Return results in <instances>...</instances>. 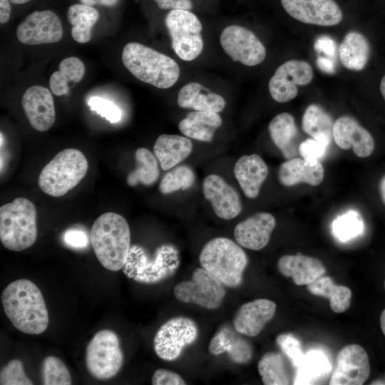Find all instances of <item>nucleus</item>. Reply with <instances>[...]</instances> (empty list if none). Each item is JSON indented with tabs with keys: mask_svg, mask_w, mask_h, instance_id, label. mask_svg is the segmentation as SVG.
I'll return each mask as SVG.
<instances>
[{
	"mask_svg": "<svg viewBox=\"0 0 385 385\" xmlns=\"http://www.w3.org/2000/svg\"><path fill=\"white\" fill-rule=\"evenodd\" d=\"M1 302L6 317L19 331L36 335L47 329L49 317L45 300L33 282H12L3 290Z\"/></svg>",
	"mask_w": 385,
	"mask_h": 385,
	"instance_id": "f257e3e1",
	"label": "nucleus"
},
{
	"mask_svg": "<svg viewBox=\"0 0 385 385\" xmlns=\"http://www.w3.org/2000/svg\"><path fill=\"white\" fill-rule=\"evenodd\" d=\"M89 235L96 256L103 267L115 272L125 266L130 249V232L122 215L111 212L101 215Z\"/></svg>",
	"mask_w": 385,
	"mask_h": 385,
	"instance_id": "f03ea898",
	"label": "nucleus"
},
{
	"mask_svg": "<svg viewBox=\"0 0 385 385\" xmlns=\"http://www.w3.org/2000/svg\"><path fill=\"white\" fill-rule=\"evenodd\" d=\"M122 61L134 77L158 88L171 87L180 76L175 60L139 43L130 42L124 46Z\"/></svg>",
	"mask_w": 385,
	"mask_h": 385,
	"instance_id": "7ed1b4c3",
	"label": "nucleus"
},
{
	"mask_svg": "<svg viewBox=\"0 0 385 385\" xmlns=\"http://www.w3.org/2000/svg\"><path fill=\"white\" fill-rule=\"evenodd\" d=\"M199 262L225 287L235 288L242 282L248 258L237 243L227 237H215L204 245Z\"/></svg>",
	"mask_w": 385,
	"mask_h": 385,
	"instance_id": "20e7f679",
	"label": "nucleus"
},
{
	"mask_svg": "<svg viewBox=\"0 0 385 385\" xmlns=\"http://www.w3.org/2000/svg\"><path fill=\"white\" fill-rule=\"evenodd\" d=\"M37 238L36 210L29 200L17 197L0 207V240L6 249L19 252Z\"/></svg>",
	"mask_w": 385,
	"mask_h": 385,
	"instance_id": "39448f33",
	"label": "nucleus"
},
{
	"mask_svg": "<svg viewBox=\"0 0 385 385\" xmlns=\"http://www.w3.org/2000/svg\"><path fill=\"white\" fill-rule=\"evenodd\" d=\"M88 163L83 153L66 148L58 153L41 170L38 185L46 195L61 197L85 177Z\"/></svg>",
	"mask_w": 385,
	"mask_h": 385,
	"instance_id": "423d86ee",
	"label": "nucleus"
},
{
	"mask_svg": "<svg viewBox=\"0 0 385 385\" xmlns=\"http://www.w3.org/2000/svg\"><path fill=\"white\" fill-rule=\"evenodd\" d=\"M123 363V354L118 335L112 330L98 331L88 343L86 364L89 374L98 380L115 376Z\"/></svg>",
	"mask_w": 385,
	"mask_h": 385,
	"instance_id": "0eeeda50",
	"label": "nucleus"
},
{
	"mask_svg": "<svg viewBox=\"0 0 385 385\" xmlns=\"http://www.w3.org/2000/svg\"><path fill=\"white\" fill-rule=\"evenodd\" d=\"M165 22L177 56L187 61L196 58L203 48L198 18L189 10L174 9L167 14Z\"/></svg>",
	"mask_w": 385,
	"mask_h": 385,
	"instance_id": "6e6552de",
	"label": "nucleus"
},
{
	"mask_svg": "<svg viewBox=\"0 0 385 385\" xmlns=\"http://www.w3.org/2000/svg\"><path fill=\"white\" fill-rule=\"evenodd\" d=\"M173 294L182 302L213 310L222 304L226 291L217 278L201 267L193 271L190 280L178 283Z\"/></svg>",
	"mask_w": 385,
	"mask_h": 385,
	"instance_id": "1a4fd4ad",
	"label": "nucleus"
},
{
	"mask_svg": "<svg viewBox=\"0 0 385 385\" xmlns=\"http://www.w3.org/2000/svg\"><path fill=\"white\" fill-rule=\"evenodd\" d=\"M196 322L186 317H173L158 329L153 339V347L157 356L164 361H174L187 346L198 337Z\"/></svg>",
	"mask_w": 385,
	"mask_h": 385,
	"instance_id": "9d476101",
	"label": "nucleus"
},
{
	"mask_svg": "<svg viewBox=\"0 0 385 385\" xmlns=\"http://www.w3.org/2000/svg\"><path fill=\"white\" fill-rule=\"evenodd\" d=\"M220 41L225 52L234 61L254 66L265 58V46L251 31L242 26H227L222 31Z\"/></svg>",
	"mask_w": 385,
	"mask_h": 385,
	"instance_id": "9b49d317",
	"label": "nucleus"
},
{
	"mask_svg": "<svg viewBox=\"0 0 385 385\" xmlns=\"http://www.w3.org/2000/svg\"><path fill=\"white\" fill-rule=\"evenodd\" d=\"M313 76L312 68L307 61H287L276 69L269 81L270 96L277 102H288L297 96V86L309 84Z\"/></svg>",
	"mask_w": 385,
	"mask_h": 385,
	"instance_id": "f8f14e48",
	"label": "nucleus"
},
{
	"mask_svg": "<svg viewBox=\"0 0 385 385\" xmlns=\"http://www.w3.org/2000/svg\"><path fill=\"white\" fill-rule=\"evenodd\" d=\"M369 374L370 364L366 351L361 346L351 344L339 351L329 384L361 385Z\"/></svg>",
	"mask_w": 385,
	"mask_h": 385,
	"instance_id": "ddd939ff",
	"label": "nucleus"
},
{
	"mask_svg": "<svg viewBox=\"0 0 385 385\" xmlns=\"http://www.w3.org/2000/svg\"><path fill=\"white\" fill-rule=\"evenodd\" d=\"M18 40L26 45L56 43L63 36L59 17L52 11H36L29 14L16 29Z\"/></svg>",
	"mask_w": 385,
	"mask_h": 385,
	"instance_id": "4468645a",
	"label": "nucleus"
},
{
	"mask_svg": "<svg viewBox=\"0 0 385 385\" xmlns=\"http://www.w3.org/2000/svg\"><path fill=\"white\" fill-rule=\"evenodd\" d=\"M281 4L289 16L304 24L332 26L343 19L334 0H281Z\"/></svg>",
	"mask_w": 385,
	"mask_h": 385,
	"instance_id": "2eb2a0df",
	"label": "nucleus"
},
{
	"mask_svg": "<svg viewBox=\"0 0 385 385\" xmlns=\"http://www.w3.org/2000/svg\"><path fill=\"white\" fill-rule=\"evenodd\" d=\"M202 190L205 197L211 203L218 217L231 220L242 211L240 195L220 175H207L203 180Z\"/></svg>",
	"mask_w": 385,
	"mask_h": 385,
	"instance_id": "dca6fc26",
	"label": "nucleus"
},
{
	"mask_svg": "<svg viewBox=\"0 0 385 385\" xmlns=\"http://www.w3.org/2000/svg\"><path fill=\"white\" fill-rule=\"evenodd\" d=\"M333 139L339 148L352 149L359 158L371 155L375 147L371 134L349 115L341 116L334 123Z\"/></svg>",
	"mask_w": 385,
	"mask_h": 385,
	"instance_id": "f3484780",
	"label": "nucleus"
},
{
	"mask_svg": "<svg viewBox=\"0 0 385 385\" xmlns=\"http://www.w3.org/2000/svg\"><path fill=\"white\" fill-rule=\"evenodd\" d=\"M21 105L31 125L36 130L44 132L53 125L55 107L49 90L41 86L29 88L21 98Z\"/></svg>",
	"mask_w": 385,
	"mask_h": 385,
	"instance_id": "a211bd4d",
	"label": "nucleus"
},
{
	"mask_svg": "<svg viewBox=\"0 0 385 385\" xmlns=\"http://www.w3.org/2000/svg\"><path fill=\"white\" fill-rule=\"evenodd\" d=\"M276 304L267 299H257L241 305L232 321L234 329L240 334L256 337L273 318Z\"/></svg>",
	"mask_w": 385,
	"mask_h": 385,
	"instance_id": "6ab92c4d",
	"label": "nucleus"
},
{
	"mask_svg": "<svg viewBox=\"0 0 385 385\" xmlns=\"http://www.w3.org/2000/svg\"><path fill=\"white\" fill-rule=\"evenodd\" d=\"M275 225V218L272 214L257 212L235 226L234 237L241 247L260 250L268 244Z\"/></svg>",
	"mask_w": 385,
	"mask_h": 385,
	"instance_id": "aec40b11",
	"label": "nucleus"
},
{
	"mask_svg": "<svg viewBox=\"0 0 385 385\" xmlns=\"http://www.w3.org/2000/svg\"><path fill=\"white\" fill-rule=\"evenodd\" d=\"M277 269L282 275L291 277L298 286L307 285L326 272L325 266L319 260L300 253L281 257Z\"/></svg>",
	"mask_w": 385,
	"mask_h": 385,
	"instance_id": "412c9836",
	"label": "nucleus"
},
{
	"mask_svg": "<svg viewBox=\"0 0 385 385\" xmlns=\"http://www.w3.org/2000/svg\"><path fill=\"white\" fill-rule=\"evenodd\" d=\"M277 177L279 182L286 187L299 183L317 186L323 182L324 170L320 161L295 157L280 165Z\"/></svg>",
	"mask_w": 385,
	"mask_h": 385,
	"instance_id": "4be33fe9",
	"label": "nucleus"
},
{
	"mask_svg": "<svg viewBox=\"0 0 385 385\" xmlns=\"http://www.w3.org/2000/svg\"><path fill=\"white\" fill-rule=\"evenodd\" d=\"M234 175L246 197L255 198L268 175V167L257 154L242 155L236 162Z\"/></svg>",
	"mask_w": 385,
	"mask_h": 385,
	"instance_id": "5701e85b",
	"label": "nucleus"
},
{
	"mask_svg": "<svg viewBox=\"0 0 385 385\" xmlns=\"http://www.w3.org/2000/svg\"><path fill=\"white\" fill-rule=\"evenodd\" d=\"M237 334L235 329L222 327L211 339L209 351L216 356L226 352L235 363H248L252 357V346Z\"/></svg>",
	"mask_w": 385,
	"mask_h": 385,
	"instance_id": "b1692460",
	"label": "nucleus"
},
{
	"mask_svg": "<svg viewBox=\"0 0 385 385\" xmlns=\"http://www.w3.org/2000/svg\"><path fill=\"white\" fill-rule=\"evenodd\" d=\"M274 144L287 159L295 158L299 153V130L294 118L289 113H281L270 121L268 126Z\"/></svg>",
	"mask_w": 385,
	"mask_h": 385,
	"instance_id": "393cba45",
	"label": "nucleus"
},
{
	"mask_svg": "<svg viewBox=\"0 0 385 385\" xmlns=\"http://www.w3.org/2000/svg\"><path fill=\"white\" fill-rule=\"evenodd\" d=\"M178 103L183 108L218 113L224 109L226 102L220 95L212 92L200 83L190 82L179 91Z\"/></svg>",
	"mask_w": 385,
	"mask_h": 385,
	"instance_id": "a878e982",
	"label": "nucleus"
},
{
	"mask_svg": "<svg viewBox=\"0 0 385 385\" xmlns=\"http://www.w3.org/2000/svg\"><path fill=\"white\" fill-rule=\"evenodd\" d=\"M192 150V143L178 135H160L155 142L153 152L161 168L170 170L187 158Z\"/></svg>",
	"mask_w": 385,
	"mask_h": 385,
	"instance_id": "bb28decb",
	"label": "nucleus"
},
{
	"mask_svg": "<svg viewBox=\"0 0 385 385\" xmlns=\"http://www.w3.org/2000/svg\"><path fill=\"white\" fill-rule=\"evenodd\" d=\"M221 124L222 118L217 113L195 111L180 120L178 128L187 137L211 142L216 129Z\"/></svg>",
	"mask_w": 385,
	"mask_h": 385,
	"instance_id": "cd10ccee",
	"label": "nucleus"
},
{
	"mask_svg": "<svg viewBox=\"0 0 385 385\" xmlns=\"http://www.w3.org/2000/svg\"><path fill=\"white\" fill-rule=\"evenodd\" d=\"M370 56V46L366 38L359 32H348L339 47L342 64L350 70L365 68Z\"/></svg>",
	"mask_w": 385,
	"mask_h": 385,
	"instance_id": "c85d7f7f",
	"label": "nucleus"
},
{
	"mask_svg": "<svg viewBox=\"0 0 385 385\" xmlns=\"http://www.w3.org/2000/svg\"><path fill=\"white\" fill-rule=\"evenodd\" d=\"M307 289L313 295L328 299L330 308L335 313L344 312L351 305V289L334 284L330 277L323 275L317 278L307 284Z\"/></svg>",
	"mask_w": 385,
	"mask_h": 385,
	"instance_id": "c756f323",
	"label": "nucleus"
},
{
	"mask_svg": "<svg viewBox=\"0 0 385 385\" xmlns=\"http://www.w3.org/2000/svg\"><path fill=\"white\" fill-rule=\"evenodd\" d=\"M333 126L332 117L321 106L313 103L306 108L302 127L312 138L330 144L333 138Z\"/></svg>",
	"mask_w": 385,
	"mask_h": 385,
	"instance_id": "7c9ffc66",
	"label": "nucleus"
},
{
	"mask_svg": "<svg viewBox=\"0 0 385 385\" xmlns=\"http://www.w3.org/2000/svg\"><path fill=\"white\" fill-rule=\"evenodd\" d=\"M258 372L265 385L291 384L292 376L283 354L270 351L265 354L257 364Z\"/></svg>",
	"mask_w": 385,
	"mask_h": 385,
	"instance_id": "2f4dec72",
	"label": "nucleus"
},
{
	"mask_svg": "<svg viewBox=\"0 0 385 385\" xmlns=\"http://www.w3.org/2000/svg\"><path fill=\"white\" fill-rule=\"evenodd\" d=\"M67 18L73 26V38L78 43H85L91 38L92 28L98 20L99 14L92 6L76 4L68 8Z\"/></svg>",
	"mask_w": 385,
	"mask_h": 385,
	"instance_id": "473e14b6",
	"label": "nucleus"
},
{
	"mask_svg": "<svg viewBox=\"0 0 385 385\" xmlns=\"http://www.w3.org/2000/svg\"><path fill=\"white\" fill-rule=\"evenodd\" d=\"M58 68L51 76L49 86L54 95L61 96L68 93L70 82L78 83L83 78L85 66L81 60L72 56L63 59Z\"/></svg>",
	"mask_w": 385,
	"mask_h": 385,
	"instance_id": "72a5a7b5",
	"label": "nucleus"
},
{
	"mask_svg": "<svg viewBox=\"0 0 385 385\" xmlns=\"http://www.w3.org/2000/svg\"><path fill=\"white\" fill-rule=\"evenodd\" d=\"M135 168L127 176V183L135 186L138 183L150 185L155 183L160 175L156 156L145 148H138L135 152Z\"/></svg>",
	"mask_w": 385,
	"mask_h": 385,
	"instance_id": "f704fd0d",
	"label": "nucleus"
},
{
	"mask_svg": "<svg viewBox=\"0 0 385 385\" xmlns=\"http://www.w3.org/2000/svg\"><path fill=\"white\" fill-rule=\"evenodd\" d=\"M331 367L325 355L317 351H312L304 356L294 384H309L329 372Z\"/></svg>",
	"mask_w": 385,
	"mask_h": 385,
	"instance_id": "c9c22d12",
	"label": "nucleus"
},
{
	"mask_svg": "<svg viewBox=\"0 0 385 385\" xmlns=\"http://www.w3.org/2000/svg\"><path fill=\"white\" fill-rule=\"evenodd\" d=\"M193 170L187 165L174 167L167 173L159 184V190L166 195L190 188L195 182Z\"/></svg>",
	"mask_w": 385,
	"mask_h": 385,
	"instance_id": "e433bc0d",
	"label": "nucleus"
},
{
	"mask_svg": "<svg viewBox=\"0 0 385 385\" xmlns=\"http://www.w3.org/2000/svg\"><path fill=\"white\" fill-rule=\"evenodd\" d=\"M42 384L44 385H70L72 384L70 372L66 364L58 358L48 356L41 365Z\"/></svg>",
	"mask_w": 385,
	"mask_h": 385,
	"instance_id": "4c0bfd02",
	"label": "nucleus"
},
{
	"mask_svg": "<svg viewBox=\"0 0 385 385\" xmlns=\"http://www.w3.org/2000/svg\"><path fill=\"white\" fill-rule=\"evenodd\" d=\"M332 230L335 237L341 241H346L363 231L364 223L357 212L349 210L334 221Z\"/></svg>",
	"mask_w": 385,
	"mask_h": 385,
	"instance_id": "58836bf2",
	"label": "nucleus"
},
{
	"mask_svg": "<svg viewBox=\"0 0 385 385\" xmlns=\"http://www.w3.org/2000/svg\"><path fill=\"white\" fill-rule=\"evenodd\" d=\"M1 385H32L26 376L24 365L19 359L9 361L0 371Z\"/></svg>",
	"mask_w": 385,
	"mask_h": 385,
	"instance_id": "ea45409f",
	"label": "nucleus"
},
{
	"mask_svg": "<svg viewBox=\"0 0 385 385\" xmlns=\"http://www.w3.org/2000/svg\"><path fill=\"white\" fill-rule=\"evenodd\" d=\"M276 341L284 355L294 367L298 369L304 354L297 338L292 334H281L277 336Z\"/></svg>",
	"mask_w": 385,
	"mask_h": 385,
	"instance_id": "a19ab883",
	"label": "nucleus"
},
{
	"mask_svg": "<svg viewBox=\"0 0 385 385\" xmlns=\"http://www.w3.org/2000/svg\"><path fill=\"white\" fill-rule=\"evenodd\" d=\"M90 109L112 123H118L122 117L120 109L112 101L98 96L88 101Z\"/></svg>",
	"mask_w": 385,
	"mask_h": 385,
	"instance_id": "79ce46f5",
	"label": "nucleus"
},
{
	"mask_svg": "<svg viewBox=\"0 0 385 385\" xmlns=\"http://www.w3.org/2000/svg\"><path fill=\"white\" fill-rule=\"evenodd\" d=\"M329 144L313 138L300 142L298 152L300 156L311 161H320L327 150Z\"/></svg>",
	"mask_w": 385,
	"mask_h": 385,
	"instance_id": "37998d69",
	"label": "nucleus"
},
{
	"mask_svg": "<svg viewBox=\"0 0 385 385\" xmlns=\"http://www.w3.org/2000/svg\"><path fill=\"white\" fill-rule=\"evenodd\" d=\"M63 241L67 246L75 249H83L88 246L90 235L81 228H70L63 234Z\"/></svg>",
	"mask_w": 385,
	"mask_h": 385,
	"instance_id": "c03bdc74",
	"label": "nucleus"
},
{
	"mask_svg": "<svg viewBox=\"0 0 385 385\" xmlns=\"http://www.w3.org/2000/svg\"><path fill=\"white\" fill-rule=\"evenodd\" d=\"M153 385H185L184 379L178 374L165 369H157L151 379Z\"/></svg>",
	"mask_w": 385,
	"mask_h": 385,
	"instance_id": "a18cd8bd",
	"label": "nucleus"
},
{
	"mask_svg": "<svg viewBox=\"0 0 385 385\" xmlns=\"http://www.w3.org/2000/svg\"><path fill=\"white\" fill-rule=\"evenodd\" d=\"M315 51L324 53L326 57L334 59L337 53V46L334 41L329 36H322L317 38L314 44Z\"/></svg>",
	"mask_w": 385,
	"mask_h": 385,
	"instance_id": "49530a36",
	"label": "nucleus"
},
{
	"mask_svg": "<svg viewBox=\"0 0 385 385\" xmlns=\"http://www.w3.org/2000/svg\"><path fill=\"white\" fill-rule=\"evenodd\" d=\"M161 9H183L190 10L192 8L190 0H155Z\"/></svg>",
	"mask_w": 385,
	"mask_h": 385,
	"instance_id": "de8ad7c7",
	"label": "nucleus"
},
{
	"mask_svg": "<svg viewBox=\"0 0 385 385\" xmlns=\"http://www.w3.org/2000/svg\"><path fill=\"white\" fill-rule=\"evenodd\" d=\"M316 63L317 67L326 73L333 74L335 73V64L334 60L330 58L319 56L317 58Z\"/></svg>",
	"mask_w": 385,
	"mask_h": 385,
	"instance_id": "09e8293b",
	"label": "nucleus"
},
{
	"mask_svg": "<svg viewBox=\"0 0 385 385\" xmlns=\"http://www.w3.org/2000/svg\"><path fill=\"white\" fill-rule=\"evenodd\" d=\"M11 14L10 0H0V23H6Z\"/></svg>",
	"mask_w": 385,
	"mask_h": 385,
	"instance_id": "8fccbe9b",
	"label": "nucleus"
},
{
	"mask_svg": "<svg viewBox=\"0 0 385 385\" xmlns=\"http://www.w3.org/2000/svg\"><path fill=\"white\" fill-rule=\"evenodd\" d=\"M379 188L381 200L385 205V175L380 180Z\"/></svg>",
	"mask_w": 385,
	"mask_h": 385,
	"instance_id": "3c124183",
	"label": "nucleus"
},
{
	"mask_svg": "<svg viewBox=\"0 0 385 385\" xmlns=\"http://www.w3.org/2000/svg\"><path fill=\"white\" fill-rule=\"evenodd\" d=\"M380 327L384 335L385 336V309L382 311L380 315Z\"/></svg>",
	"mask_w": 385,
	"mask_h": 385,
	"instance_id": "603ef678",
	"label": "nucleus"
},
{
	"mask_svg": "<svg viewBox=\"0 0 385 385\" xmlns=\"http://www.w3.org/2000/svg\"><path fill=\"white\" fill-rule=\"evenodd\" d=\"M380 91L385 101V74L382 77L381 82H380Z\"/></svg>",
	"mask_w": 385,
	"mask_h": 385,
	"instance_id": "864d4df0",
	"label": "nucleus"
},
{
	"mask_svg": "<svg viewBox=\"0 0 385 385\" xmlns=\"http://www.w3.org/2000/svg\"><path fill=\"white\" fill-rule=\"evenodd\" d=\"M98 1L100 4L106 5V6H113L115 4H116V2L118 1V0H98Z\"/></svg>",
	"mask_w": 385,
	"mask_h": 385,
	"instance_id": "5fc2aeb1",
	"label": "nucleus"
},
{
	"mask_svg": "<svg viewBox=\"0 0 385 385\" xmlns=\"http://www.w3.org/2000/svg\"><path fill=\"white\" fill-rule=\"evenodd\" d=\"M83 4L87 5V6H93L96 3V0H81Z\"/></svg>",
	"mask_w": 385,
	"mask_h": 385,
	"instance_id": "6e6d98bb",
	"label": "nucleus"
},
{
	"mask_svg": "<svg viewBox=\"0 0 385 385\" xmlns=\"http://www.w3.org/2000/svg\"><path fill=\"white\" fill-rule=\"evenodd\" d=\"M29 1L31 0H10L11 3L15 4H23L27 3Z\"/></svg>",
	"mask_w": 385,
	"mask_h": 385,
	"instance_id": "4d7b16f0",
	"label": "nucleus"
},
{
	"mask_svg": "<svg viewBox=\"0 0 385 385\" xmlns=\"http://www.w3.org/2000/svg\"><path fill=\"white\" fill-rule=\"evenodd\" d=\"M384 289H385V280H384Z\"/></svg>",
	"mask_w": 385,
	"mask_h": 385,
	"instance_id": "13d9d810",
	"label": "nucleus"
}]
</instances>
